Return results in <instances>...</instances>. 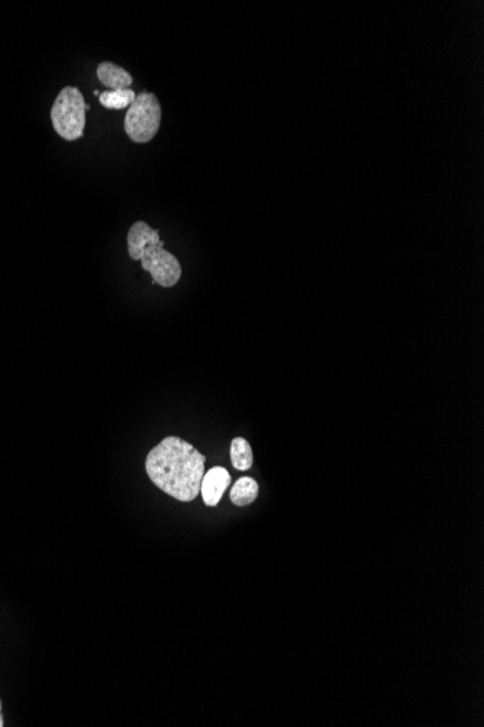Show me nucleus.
<instances>
[{"instance_id": "obj_1", "label": "nucleus", "mask_w": 484, "mask_h": 727, "mask_svg": "<svg viewBox=\"0 0 484 727\" xmlns=\"http://www.w3.org/2000/svg\"><path fill=\"white\" fill-rule=\"evenodd\" d=\"M206 458L177 436L166 437L148 453L145 471L157 488L183 503L200 494Z\"/></svg>"}, {"instance_id": "obj_2", "label": "nucleus", "mask_w": 484, "mask_h": 727, "mask_svg": "<svg viewBox=\"0 0 484 727\" xmlns=\"http://www.w3.org/2000/svg\"><path fill=\"white\" fill-rule=\"evenodd\" d=\"M127 243L129 257L135 262H141L144 270L153 276L154 283L163 288L177 285L182 278V265L174 254L164 249L160 231L154 230L144 221H138L129 228Z\"/></svg>"}, {"instance_id": "obj_3", "label": "nucleus", "mask_w": 484, "mask_h": 727, "mask_svg": "<svg viewBox=\"0 0 484 727\" xmlns=\"http://www.w3.org/2000/svg\"><path fill=\"white\" fill-rule=\"evenodd\" d=\"M82 92L74 86H66L51 108L54 130L64 140H79L85 133L86 109Z\"/></svg>"}, {"instance_id": "obj_4", "label": "nucleus", "mask_w": 484, "mask_h": 727, "mask_svg": "<svg viewBox=\"0 0 484 727\" xmlns=\"http://www.w3.org/2000/svg\"><path fill=\"white\" fill-rule=\"evenodd\" d=\"M161 124V104L154 93L143 92L129 106L125 133L134 143L145 144L156 137Z\"/></svg>"}, {"instance_id": "obj_5", "label": "nucleus", "mask_w": 484, "mask_h": 727, "mask_svg": "<svg viewBox=\"0 0 484 727\" xmlns=\"http://www.w3.org/2000/svg\"><path fill=\"white\" fill-rule=\"evenodd\" d=\"M231 485V475L225 468L215 466L203 475L200 494L208 507H216Z\"/></svg>"}, {"instance_id": "obj_6", "label": "nucleus", "mask_w": 484, "mask_h": 727, "mask_svg": "<svg viewBox=\"0 0 484 727\" xmlns=\"http://www.w3.org/2000/svg\"><path fill=\"white\" fill-rule=\"evenodd\" d=\"M98 79L105 88L111 90H125L132 85V76L121 66H116L111 61H103L98 66Z\"/></svg>"}, {"instance_id": "obj_7", "label": "nucleus", "mask_w": 484, "mask_h": 727, "mask_svg": "<svg viewBox=\"0 0 484 727\" xmlns=\"http://www.w3.org/2000/svg\"><path fill=\"white\" fill-rule=\"evenodd\" d=\"M232 504L237 507H247V505L253 504L258 497V484L256 479L251 476H244V478L238 479L232 487L231 494Z\"/></svg>"}, {"instance_id": "obj_8", "label": "nucleus", "mask_w": 484, "mask_h": 727, "mask_svg": "<svg viewBox=\"0 0 484 727\" xmlns=\"http://www.w3.org/2000/svg\"><path fill=\"white\" fill-rule=\"evenodd\" d=\"M231 462L237 471H248L253 466V450L244 437H235L231 443Z\"/></svg>"}, {"instance_id": "obj_9", "label": "nucleus", "mask_w": 484, "mask_h": 727, "mask_svg": "<svg viewBox=\"0 0 484 727\" xmlns=\"http://www.w3.org/2000/svg\"><path fill=\"white\" fill-rule=\"evenodd\" d=\"M135 98H137V95L132 89L108 90V92L100 93L99 101L106 109L121 111V109L129 108Z\"/></svg>"}, {"instance_id": "obj_10", "label": "nucleus", "mask_w": 484, "mask_h": 727, "mask_svg": "<svg viewBox=\"0 0 484 727\" xmlns=\"http://www.w3.org/2000/svg\"><path fill=\"white\" fill-rule=\"evenodd\" d=\"M0 727H3L2 701H0Z\"/></svg>"}, {"instance_id": "obj_11", "label": "nucleus", "mask_w": 484, "mask_h": 727, "mask_svg": "<svg viewBox=\"0 0 484 727\" xmlns=\"http://www.w3.org/2000/svg\"><path fill=\"white\" fill-rule=\"evenodd\" d=\"M95 95L100 96V90H95Z\"/></svg>"}]
</instances>
